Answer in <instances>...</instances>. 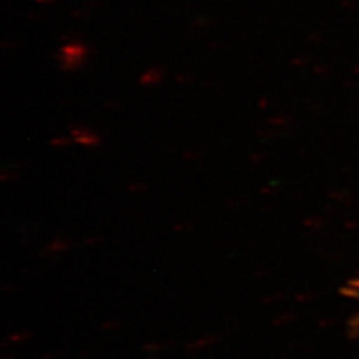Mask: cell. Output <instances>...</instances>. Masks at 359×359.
Here are the masks:
<instances>
[{
    "label": "cell",
    "instance_id": "obj_1",
    "mask_svg": "<svg viewBox=\"0 0 359 359\" xmlns=\"http://www.w3.org/2000/svg\"><path fill=\"white\" fill-rule=\"evenodd\" d=\"M87 56V48L81 44H67L60 52V65L67 69V71H72L76 69L80 65H83V62L86 60Z\"/></svg>",
    "mask_w": 359,
    "mask_h": 359
},
{
    "label": "cell",
    "instance_id": "obj_2",
    "mask_svg": "<svg viewBox=\"0 0 359 359\" xmlns=\"http://www.w3.org/2000/svg\"><path fill=\"white\" fill-rule=\"evenodd\" d=\"M72 136L77 144L84 145V147H95L100 142V137L96 133L90 132V129L76 127L72 130Z\"/></svg>",
    "mask_w": 359,
    "mask_h": 359
},
{
    "label": "cell",
    "instance_id": "obj_3",
    "mask_svg": "<svg viewBox=\"0 0 359 359\" xmlns=\"http://www.w3.org/2000/svg\"><path fill=\"white\" fill-rule=\"evenodd\" d=\"M160 79H161V72L156 68H151L145 74H142L140 83L144 86H154L160 81Z\"/></svg>",
    "mask_w": 359,
    "mask_h": 359
},
{
    "label": "cell",
    "instance_id": "obj_4",
    "mask_svg": "<svg viewBox=\"0 0 359 359\" xmlns=\"http://www.w3.org/2000/svg\"><path fill=\"white\" fill-rule=\"evenodd\" d=\"M68 140L67 139H56L53 140V145H67Z\"/></svg>",
    "mask_w": 359,
    "mask_h": 359
}]
</instances>
